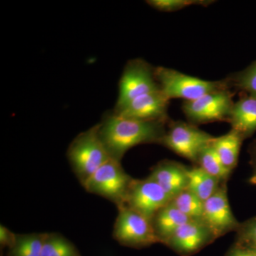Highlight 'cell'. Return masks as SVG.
I'll use <instances>...</instances> for the list:
<instances>
[{
    "instance_id": "8992f818",
    "label": "cell",
    "mask_w": 256,
    "mask_h": 256,
    "mask_svg": "<svg viewBox=\"0 0 256 256\" xmlns=\"http://www.w3.org/2000/svg\"><path fill=\"white\" fill-rule=\"evenodd\" d=\"M234 92L230 88L210 92L196 100L184 101L182 109L188 122L195 126L214 122H228L234 104Z\"/></svg>"
},
{
    "instance_id": "44dd1931",
    "label": "cell",
    "mask_w": 256,
    "mask_h": 256,
    "mask_svg": "<svg viewBox=\"0 0 256 256\" xmlns=\"http://www.w3.org/2000/svg\"><path fill=\"white\" fill-rule=\"evenodd\" d=\"M234 92L256 96V60L242 72L227 77Z\"/></svg>"
},
{
    "instance_id": "d6986e66",
    "label": "cell",
    "mask_w": 256,
    "mask_h": 256,
    "mask_svg": "<svg viewBox=\"0 0 256 256\" xmlns=\"http://www.w3.org/2000/svg\"><path fill=\"white\" fill-rule=\"evenodd\" d=\"M172 203L190 220H202L204 202L188 188L175 196Z\"/></svg>"
},
{
    "instance_id": "4316f807",
    "label": "cell",
    "mask_w": 256,
    "mask_h": 256,
    "mask_svg": "<svg viewBox=\"0 0 256 256\" xmlns=\"http://www.w3.org/2000/svg\"><path fill=\"white\" fill-rule=\"evenodd\" d=\"M16 236L4 227V226H0V242L2 245L8 246L10 248L13 246L15 240H16Z\"/></svg>"
},
{
    "instance_id": "4fadbf2b",
    "label": "cell",
    "mask_w": 256,
    "mask_h": 256,
    "mask_svg": "<svg viewBox=\"0 0 256 256\" xmlns=\"http://www.w3.org/2000/svg\"><path fill=\"white\" fill-rule=\"evenodd\" d=\"M188 166L172 160L160 162L148 178L156 182L172 198L188 188Z\"/></svg>"
},
{
    "instance_id": "5b68a950",
    "label": "cell",
    "mask_w": 256,
    "mask_h": 256,
    "mask_svg": "<svg viewBox=\"0 0 256 256\" xmlns=\"http://www.w3.org/2000/svg\"><path fill=\"white\" fill-rule=\"evenodd\" d=\"M214 138L190 122L170 120L160 144L196 164L200 152Z\"/></svg>"
},
{
    "instance_id": "484cf974",
    "label": "cell",
    "mask_w": 256,
    "mask_h": 256,
    "mask_svg": "<svg viewBox=\"0 0 256 256\" xmlns=\"http://www.w3.org/2000/svg\"><path fill=\"white\" fill-rule=\"evenodd\" d=\"M249 156H250V164L252 166V174L248 182L250 184L256 186V140L252 141L248 148Z\"/></svg>"
},
{
    "instance_id": "3957f363",
    "label": "cell",
    "mask_w": 256,
    "mask_h": 256,
    "mask_svg": "<svg viewBox=\"0 0 256 256\" xmlns=\"http://www.w3.org/2000/svg\"><path fill=\"white\" fill-rule=\"evenodd\" d=\"M154 75L160 90L169 100L178 98L184 101H192L210 92L222 89H232L227 78L210 82L162 66L154 68Z\"/></svg>"
},
{
    "instance_id": "5bb4252c",
    "label": "cell",
    "mask_w": 256,
    "mask_h": 256,
    "mask_svg": "<svg viewBox=\"0 0 256 256\" xmlns=\"http://www.w3.org/2000/svg\"><path fill=\"white\" fill-rule=\"evenodd\" d=\"M228 124L244 139L252 137L256 131V96L242 94L234 102Z\"/></svg>"
},
{
    "instance_id": "9a60e30c",
    "label": "cell",
    "mask_w": 256,
    "mask_h": 256,
    "mask_svg": "<svg viewBox=\"0 0 256 256\" xmlns=\"http://www.w3.org/2000/svg\"><path fill=\"white\" fill-rule=\"evenodd\" d=\"M188 220L190 218L171 202L156 214L152 224L160 242L165 244L174 232Z\"/></svg>"
},
{
    "instance_id": "6da1fadb",
    "label": "cell",
    "mask_w": 256,
    "mask_h": 256,
    "mask_svg": "<svg viewBox=\"0 0 256 256\" xmlns=\"http://www.w3.org/2000/svg\"><path fill=\"white\" fill-rule=\"evenodd\" d=\"M169 122L138 120L112 112L99 124V134L111 158L121 162L134 146L161 144Z\"/></svg>"
},
{
    "instance_id": "ac0fdd59",
    "label": "cell",
    "mask_w": 256,
    "mask_h": 256,
    "mask_svg": "<svg viewBox=\"0 0 256 256\" xmlns=\"http://www.w3.org/2000/svg\"><path fill=\"white\" fill-rule=\"evenodd\" d=\"M196 165L220 180L222 183H226L232 173L220 161L218 154L212 146V143L200 152Z\"/></svg>"
},
{
    "instance_id": "cb8c5ba5",
    "label": "cell",
    "mask_w": 256,
    "mask_h": 256,
    "mask_svg": "<svg viewBox=\"0 0 256 256\" xmlns=\"http://www.w3.org/2000/svg\"><path fill=\"white\" fill-rule=\"evenodd\" d=\"M236 232L237 242L256 249V216L240 224Z\"/></svg>"
},
{
    "instance_id": "ba28073f",
    "label": "cell",
    "mask_w": 256,
    "mask_h": 256,
    "mask_svg": "<svg viewBox=\"0 0 256 256\" xmlns=\"http://www.w3.org/2000/svg\"><path fill=\"white\" fill-rule=\"evenodd\" d=\"M160 90L154 68L146 60L136 58L124 66L119 84V96L114 110H119L139 96Z\"/></svg>"
},
{
    "instance_id": "7a4b0ae2",
    "label": "cell",
    "mask_w": 256,
    "mask_h": 256,
    "mask_svg": "<svg viewBox=\"0 0 256 256\" xmlns=\"http://www.w3.org/2000/svg\"><path fill=\"white\" fill-rule=\"evenodd\" d=\"M66 156L76 176L84 184L111 159L101 140L99 124L78 134L69 146Z\"/></svg>"
},
{
    "instance_id": "7402d4cb",
    "label": "cell",
    "mask_w": 256,
    "mask_h": 256,
    "mask_svg": "<svg viewBox=\"0 0 256 256\" xmlns=\"http://www.w3.org/2000/svg\"><path fill=\"white\" fill-rule=\"evenodd\" d=\"M42 256H80L76 248L57 234H46Z\"/></svg>"
},
{
    "instance_id": "8fae6325",
    "label": "cell",
    "mask_w": 256,
    "mask_h": 256,
    "mask_svg": "<svg viewBox=\"0 0 256 256\" xmlns=\"http://www.w3.org/2000/svg\"><path fill=\"white\" fill-rule=\"evenodd\" d=\"M170 101L161 90L139 96L114 114L127 118L142 121L169 122Z\"/></svg>"
},
{
    "instance_id": "ffe728a7",
    "label": "cell",
    "mask_w": 256,
    "mask_h": 256,
    "mask_svg": "<svg viewBox=\"0 0 256 256\" xmlns=\"http://www.w3.org/2000/svg\"><path fill=\"white\" fill-rule=\"evenodd\" d=\"M46 234L16 236L11 248V256H42Z\"/></svg>"
},
{
    "instance_id": "52a82bcc",
    "label": "cell",
    "mask_w": 256,
    "mask_h": 256,
    "mask_svg": "<svg viewBox=\"0 0 256 256\" xmlns=\"http://www.w3.org/2000/svg\"><path fill=\"white\" fill-rule=\"evenodd\" d=\"M114 238L122 245L142 248L160 242L150 220L126 205L118 206Z\"/></svg>"
},
{
    "instance_id": "277c9868",
    "label": "cell",
    "mask_w": 256,
    "mask_h": 256,
    "mask_svg": "<svg viewBox=\"0 0 256 256\" xmlns=\"http://www.w3.org/2000/svg\"><path fill=\"white\" fill-rule=\"evenodd\" d=\"M120 162L111 158L82 186L89 193L107 198L117 206H122L134 178L126 172Z\"/></svg>"
},
{
    "instance_id": "603a6c76",
    "label": "cell",
    "mask_w": 256,
    "mask_h": 256,
    "mask_svg": "<svg viewBox=\"0 0 256 256\" xmlns=\"http://www.w3.org/2000/svg\"><path fill=\"white\" fill-rule=\"evenodd\" d=\"M214 1L210 0H149L146 1L152 8L162 12H175L192 5L207 6Z\"/></svg>"
},
{
    "instance_id": "9c48e42d",
    "label": "cell",
    "mask_w": 256,
    "mask_h": 256,
    "mask_svg": "<svg viewBox=\"0 0 256 256\" xmlns=\"http://www.w3.org/2000/svg\"><path fill=\"white\" fill-rule=\"evenodd\" d=\"M172 201V198L150 178L133 180L124 205L152 220L161 208Z\"/></svg>"
},
{
    "instance_id": "d4e9b609",
    "label": "cell",
    "mask_w": 256,
    "mask_h": 256,
    "mask_svg": "<svg viewBox=\"0 0 256 256\" xmlns=\"http://www.w3.org/2000/svg\"><path fill=\"white\" fill-rule=\"evenodd\" d=\"M226 256H256V250L236 242L227 252Z\"/></svg>"
},
{
    "instance_id": "e0dca14e",
    "label": "cell",
    "mask_w": 256,
    "mask_h": 256,
    "mask_svg": "<svg viewBox=\"0 0 256 256\" xmlns=\"http://www.w3.org/2000/svg\"><path fill=\"white\" fill-rule=\"evenodd\" d=\"M188 190L205 202L218 190L222 184L220 180L208 174L200 166L188 168Z\"/></svg>"
},
{
    "instance_id": "2e32d148",
    "label": "cell",
    "mask_w": 256,
    "mask_h": 256,
    "mask_svg": "<svg viewBox=\"0 0 256 256\" xmlns=\"http://www.w3.org/2000/svg\"><path fill=\"white\" fill-rule=\"evenodd\" d=\"M244 138L242 134L232 129L226 134L214 138L212 146L224 166L233 171L238 162L240 148Z\"/></svg>"
},
{
    "instance_id": "7c38bea8",
    "label": "cell",
    "mask_w": 256,
    "mask_h": 256,
    "mask_svg": "<svg viewBox=\"0 0 256 256\" xmlns=\"http://www.w3.org/2000/svg\"><path fill=\"white\" fill-rule=\"evenodd\" d=\"M210 229L202 220H190L180 227L165 245L180 255L191 256L215 240Z\"/></svg>"
},
{
    "instance_id": "30bf717a",
    "label": "cell",
    "mask_w": 256,
    "mask_h": 256,
    "mask_svg": "<svg viewBox=\"0 0 256 256\" xmlns=\"http://www.w3.org/2000/svg\"><path fill=\"white\" fill-rule=\"evenodd\" d=\"M202 220L210 229L215 238L230 232H236L240 223L234 216L229 204L226 183L204 202Z\"/></svg>"
},
{
    "instance_id": "83f0119b",
    "label": "cell",
    "mask_w": 256,
    "mask_h": 256,
    "mask_svg": "<svg viewBox=\"0 0 256 256\" xmlns=\"http://www.w3.org/2000/svg\"><path fill=\"white\" fill-rule=\"evenodd\" d=\"M255 250H256V249H255Z\"/></svg>"
}]
</instances>
